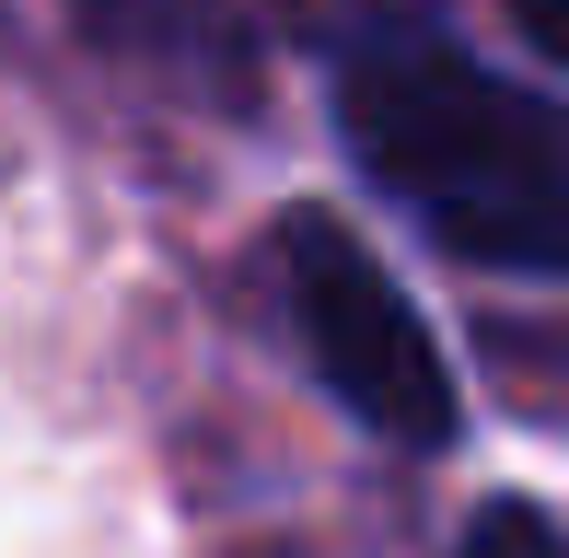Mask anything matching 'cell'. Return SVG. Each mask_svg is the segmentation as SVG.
Here are the masks:
<instances>
[{"label":"cell","mask_w":569,"mask_h":558,"mask_svg":"<svg viewBox=\"0 0 569 558\" xmlns=\"http://www.w3.org/2000/svg\"><path fill=\"white\" fill-rule=\"evenodd\" d=\"M349 163L419 221L442 257L500 279L569 268V106L488 70L419 0H360L326 47Z\"/></svg>","instance_id":"cell-1"},{"label":"cell","mask_w":569,"mask_h":558,"mask_svg":"<svg viewBox=\"0 0 569 558\" xmlns=\"http://www.w3.org/2000/svg\"><path fill=\"white\" fill-rule=\"evenodd\" d=\"M279 302H291V338L315 361V385L396 454H442L465 396H453V361L430 338V315L396 291V268L326 210H291L279 221Z\"/></svg>","instance_id":"cell-2"},{"label":"cell","mask_w":569,"mask_h":558,"mask_svg":"<svg viewBox=\"0 0 569 558\" xmlns=\"http://www.w3.org/2000/svg\"><path fill=\"white\" fill-rule=\"evenodd\" d=\"M453 558H569V536L535 512V500H488V512L465 524V547H453Z\"/></svg>","instance_id":"cell-4"},{"label":"cell","mask_w":569,"mask_h":558,"mask_svg":"<svg viewBox=\"0 0 569 558\" xmlns=\"http://www.w3.org/2000/svg\"><path fill=\"white\" fill-rule=\"evenodd\" d=\"M82 36L106 59L151 70L187 93H244V70L268 59V36L291 23V0H70Z\"/></svg>","instance_id":"cell-3"},{"label":"cell","mask_w":569,"mask_h":558,"mask_svg":"<svg viewBox=\"0 0 569 558\" xmlns=\"http://www.w3.org/2000/svg\"><path fill=\"white\" fill-rule=\"evenodd\" d=\"M511 23H523L535 59H558V70H569V0H511Z\"/></svg>","instance_id":"cell-5"}]
</instances>
